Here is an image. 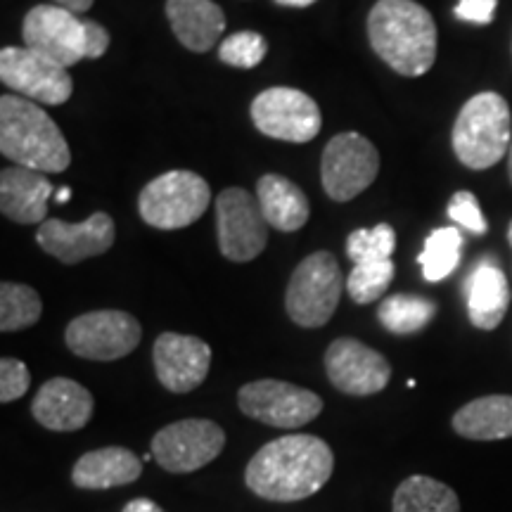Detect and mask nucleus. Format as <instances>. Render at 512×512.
Listing matches in <instances>:
<instances>
[{
	"label": "nucleus",
	"instance_id": "f257e3e1",
	"mask_svg": "<svg viewBox=\"0 0 512 512\" xmlns=\"http://www.w3.org/2000/svg\"><path fill=\"white\" fill-rule=\"evenodd\" d=\"M335 470L328 441L313 434H287L268 441L249 460L247 489L264 501L294 503L318 494Z\"/></svg>",
	"mask_w": 512,
	"mask_h": 512
},
{
	"label": "nucleus",
	"instance_id": "f03ea898",
	"mask_svg": "<svg viewBox=\"0 0 512 512\" xmlns=\"http://www.w3.org/2000/svg\"><path fill=\"white\" fill-rule=\"evenodd\" d=\"M377 57L401 76H422L437 60V24L415 0H377L368 15Z\"/></svg>",
	"mask_w": 512,
	"mask_h": 512
},
{
	"label": "nucleus",
	"instance_id": "7ed1b4c3",
	"mask_svg": "<svg viewBox=\"0 0 512 512\" xmlns=\"http://www.w3.org/2000/svg\"><path fill=\"white\" fill-rule=\"evenodd\" d=\"M0 152L41 174H62L72 164L67 138L48 112L10 93L0 98Z\"/></svg>",
	"mask_w": 512,
	"mask_h": 512
},
{
	"label": "nucleus",
	"instance_id": "20e7f679",
	"mask_svg": "<svg viewBox=\"0 0 512 512\" xmlns=\"http://www.w3.org/2000/svg\"><path fill=\"white\" fill-rule=\"evenodd\" d=\"M451 143L458 162L472 171L501 162L512 145V114L503 95L484 91L467 100L453 124Z\"/></svg>",
	"mask_w": 512,
	"mask_h": 512
},
{
	"label": "nucleus",
	"instance_id": "39448f33",
	"mask_svg": "<svg viewBox=\"0 0 512 512\" xmlns=\"http://www.w3.org/2000/svg\"><path fill=\"white\" fill-rule=\"evenodd\" d=\"M211 188L195 171H166L150 181L138 197V211L147 226L159 230L188 228L209 209Z\"/></svg>",
	"mask_w": 512,
	"mask_h": 512
},
{
	"label": "nucleus",
	"instance_id": "423d86ee",
	"mask_svg": "<svg viewBox=\"0 0 512 512\" xmlns=\"http://www.w3.org/2000/svg\"><path fill=\"white\" fill-rule=\"evenodd\" d=\"M344 287L347 280L335 256L330 252H313L294 268L287 285V316L299 328H323L337 311Z\"/></svg>",
	"mask_w": 512,
	"mask_h": 512
},
{
	"label": "nucleus",
	"instance_id": "0eeeda50",
	"mask_svg": "<svg viewBox=\"0 0 512 512\" xmlns=\"http://www.w3.org/2000/svg\"><path fill=\"white\" fill-rule=\"evenodd\" d=\"M24 48L48 57L69 69L81 60H93L91 19H81L74 12L57 5H36L24 17Z\"/></svg>",
	"mask_w": 512,
	"mask_h": 512
},
{
	"label": "nucleus",
	"instance_id": "6e6552de",
	"mask_svg": "<svg viewBox=\"0 0 512 512\" xmlns=\"http://www.w3.org/2000/svg\"><path fill=\"white\" fill-rule=\"evenodd\" d=\"M143 328L126 311H91L76 316L64 330V342L72 354L86 361H119L138 349Z\"/></svg>",
	"mask_w": 512,
	"mask_h": 512
},
{
	"label": "nucleus",
	"instance_id": "1a4fd4ad",
	"mask_svg": "<svg viewBox=\"0 0 512 512\" xmlns=\"http://www.w3.org/2000/svg\"><path fill=\"white\" fill-rule=\"evenodd\" d=\"M380 174V152L361 133H339L325 145L320 159V181L332 202H349L375 183Z\"/></svg>",
	"mask_w": 512,
	"mask_h": 512
},
{
	"label": "nucleus",
	"instance_id": "9d476101",
	"mask_svg": "<svg viewBox=\"0 0 512 512\" xmlns=\"http://www.w3.org/2000/svg\"><path fill=\"white\" fill-rule=\"evenodd\" d=\"M238 406L247 418L278 430H299L323 411V399L311 389L283 380H256L238 392Z\"/></svg>",
	"mask_w": 512,
	"mask_h": 512
},
{
	"label": "nucleus",
	"instance_id": "9b49d317",
	"mask_svg": "<svg viewBox=\"0 0 512 512\" xmlns=\"http://www.w3.org/2000/svg\"><path fill=\"white\" fill-rule=\"evenodd\" d=\"M223 446H226V432L216 422L188 418L162 427L152 437L150 453L162 470L190 475L219 458Z\"/></svg>",
	"mask_w": 512,
	"mask_h": 512
},
{
	"label": "nucleus",
	"instance_id": "f8f14e48",
	"mask_svg": "<svg viewBox=\"0 0 512 512\" xmlns=\"http://www.w3.org/2000/svg\"><path fill=\"white\" fill-rule=\"evenodd\" d=\"M252 121L268 138L285 143H311L320 133L323 117L316 100L287 86L266 88L252 102Z\"/></svg>",
	"mask_w": 512,
	"mask_h": 512
},
{
	"label": "nucleus",
	"instance_id": "ddd939ff",
	"mask_svg": "<svg viewBox=\"0 0 512 512\" xmlns=\"http://www.w3.org/2000/svg\"><path fill=\"white\" fill-rule=\"evenodd\" d=\"M268 223L259 200L245 188L223 190L216 200V230L221 254L235 264H247L268 245Z\"/></svg>",
	"mask_w": 512,
	"mask_h": 512
},
{
	"label": "nucleus",
	"instance_id": "4468645a",
	"mask_svg": "<svg viewBox=\"0 0 512 512\" xmlns=\"http://www.w3.org/2000/svg\"><path fill=\"white\" fill-rule=\"evenodd\" d=\"M0 81L19 95L41 105H64L74 93L69 69L29 48L0 50Z\"/></svg>",
	"mask_w": 512,
	"mask_h": 512
},
{
	"label": "nucleus",
	"instance_id": "2eb2a0df",
	"mask_svg": "<svg viewBox=\"0 0 512 512\" xmlns=\"http://www.w3.org/2000/svg\"><path fill=\"white\" fill-rule=\"evenodd\" d=\"M332 387L349 396L380 394L392 380V366L380 351L351 337H339L325 351Z\"/></svg>",
	"mask_w": 512,
	"mask_h": 512
},
{
	"label": "nucleus",
	"instance_id": "dca6fc26",
	"mask_svg": "<svg viewBox=\"0 0 512 512\" xmlns=\"http://www.w3.org/2000/svg\"><path fill=\"white\" fill-rule=\"evenodd\" d=\"M117 240V226L105 211H95L81 223H67L62 219H48L38 226L36 242L43 252L55 256L62 264L74 266L91 256L105 254Z\"/></svg>",
	"mask_w": 512,
	"mask_h": 512
},
{
	"label": "nucleus",
	"instance_id": "f3484780",
	"mask_svg": "<svg viewBox=\"0 0 512 512\" xmlns=\"http://www.w3.org/2000/svg\"><path fill=\"white\" fill-rule=\"evenodd\" d=\"M152 358H155V373L162 387L174 394H188L207 380L211 347L200 337L162 332L152 349Z\"/></svg>",
	"mask_w": 512,
	"mask_h": 512
},
{
	"label": "nucleus",
	"instance_id": "a211bd4d",
	"mask_svg": "<svg viewBox=\"0 0 512 512\" xmlns=\"http://www.w3.org/2000/svg\"><path fill=\"white\" fill-rule=\"evenodd\" d=\"M93 394L69 377H53L31 401V415L50 432L83 430L93 418Z\"/></svg>",
	"mask_w": 512,
	"mask_h": 512
},
{
	"label": "nucleus",
	"instance_id": "6ab92c4d",
	"mask_svg": "<svg viewBox=\"0 0 512 512\" xmlns=\"http://www.w3.org/2000/svg\"><path fill=\"white\" fill-rule=\"evenodd\" d=\"M53 185L46 174L27 166H5L0 174V211L5 219L34 226L48 221V200Z\"/></svg>",
	"mask_w": 512,
	"mask_h": 512
},
{
	"label": "nucleus",
	"instance_id": "aec40b11",
	"mask_svg": "<svg viewBox=\"0 0 512 512\" xmlns=\"http://www.w3.org/2000/svg\"><path fill=\"white\" fill-rule=\"evenodd\" d=\"M143 475V460L131 448L105 446L83 453L72 467V484L86 491H105L133 484Z\"/></svg>",
	"mask_w": 512,
	"mask_h": 512
},
{
	"label": "nucleus",
	"instance_id": "412c9836",
	"mask_svg": "<svg viewBox=\"0 0 512 512\" xmlns=\"http://www.w3.org/2000/svg\"><path fill=\"white\" fill-rule=\"evenodd\" d=\"M166 19L192 53H207L226 31V15L214 0H166Z\"/></svg>",
	"mask_w": 512,
	"mask_h": 512
},
{
	"label": "nucleus",
	"instance_id": "4be33fe9",
	"mask_svg": "<svg viewBox=\"0 0 512 512\" xmlns=\"http://www.w3.org/2000/svg\"><path fill=\"white\" fill-rule=\"evenodd\" d=\"M467 316L479 330H496L510 306V287L505 273L494 261H482L465 285Z\"/></svg>",
	"mask_w": 512,
	"mask_h": 512
},
{
	"label": "nucleus",
	"instance_id": "5701e85b",
	"mask_svg": "<svg viewBox=\"0 0 512 512\" xmlns=\"http://www.w3.org/2000/svg\"><path fill=\"white\" fill-rule=\"evenodd\" d=\"M256 200L264 211V219L280 233H294L304 228L311 216L309 197L290 178L278 174H266L256 183Z\"/></svg>",
	"mask_w": 512,
	"mask_h": 512
},
{
	"label": "nucleus",
	"instance_id": "b1692460",
	"mask_svg": "<svg viewBox=\"0 0 512 512\" xmlns=\"http://www.w3.org/2000/svg\"><path fill=\"white\" fill-rule=\"evenodd\" d=\"M458 437L472 441L512 439V396L491 394L465 403L451 420Z\"/></svg>",
	"mask_w": 512,
	"mask_h": 512
},
{
	"label": "nucleus",
	"instance_id": "393cba45",
	"mask_svg": "<svg viewBox=\"0 0 512 512\" xmlns=\"http://www.w3.org/2000/svg\"><path fill=\"white\" fill-rule=\"evenodd\" d=\"M392 512H460L458 494L439 479L413 475L396 486Z\"/></svg>",
	"mask_w": 512,
	"mask_h": 512
},
{
	"label": "nucleus",
	"instance_id": "a878e982",
	"mask_svg": "<svg viewBox=\"0 0 512 512\" xmlns=\"http://www.w3.org/2000/svg\"><path fill=\"white\" fill-rule=\"evenodd\" d=\"M434 316H437V304L418 294H392L377 309L382 328L394 335H415L425 330Z\"/></svg>",
	"mask_w": 512,
	"mask_h": 512
},
{
	"label": "nucleus",
	"instance_id": "bb28decb",
	"mask_svg": "<svg viewBox=\"0 0 512 512\" xmlns=\"http://www.w3.org/2000/svg\"><path fill=\"white\" fill-rule=\"evenodd\" d=\"M460 249H463V235L458 228L446 226L432 230L430 238L425 240V249L418 256L427 283H439L456 271L460 264Z\"/></svg>",
	"mask_w": 512,
	"mask_h": 512
},
{
	"label": "nucleus",
	"instance_id": "cd10ccee",
	"mask_svg": "<svg viewBox=\"0 0 512 512\" xmlns=\"http://www.w3.org/2000/svg\"><path fill=\"white\" fill-rule=\"evenodd\" d=\"M41 313L43 302L34 287L8 283V280L0 285V330H27L38 323Z\"/></svg>",
	"mask_w": 512,
	"mask_h": 512
},
{
	"label": "nucleus",
	"instance_id": "c85d7f7f",
	"mask_svg": "<svg viewBox=\"0 0 512 512\" xmlns=\"http://www.w3.org/2000/svg\"><path fill=\"white\" fill-rule=\"evenodd\" d=\"M396 247V233L389 223H377L375 228H358L349 235L347 254L354 264H375L389 261Z\"/></svg>",
	"mask_w": 512,
	"mask_h": 512
},
{
	"label": "nucleus",
	"instance_id": "c756f323",
	"mask_svg": "<svg viewBox=\"0 0 512 512\" xmlns=\"http://www.w3.org/2000/svg\"><path fill=\"white\" fill-rule=\"evenodd\" d=\"M394 280V261L356 264L347 278V292L356 304H373L384 297Z\"/></svg>",
	"mask_w": 512,
	"mask_h": 512
},
{
	"label": "nucleus",
	"instance_id": "7c9ffc66",
	"mask_svg": "<svg viewBox=\"0 0 512 512\" xmlns=\"http://www.w3.org/2000/svg\"><path fill=\"white\" fill-rule=\"evenodd\" d=\"M268 53L266 38L256 31H238L219 46V60L235 69H254Z\"/></svg>",
	"mask_w": 512,
	"mask_h": 512
},
{
	"label": "nucleus",
	"instance_id": "2f4dec72",
	"mask_svg": "<svg viewBox=\"0 0 512 512\" xmlns=\"http://www.w3.org/2000/svg\"><path fill=\"white\" fill-rule=\"evenodd\" d=\"M448 216L472 235H484L489 230V223H486L482 209H479L477 197L467 190H460L451 197V202H448Z\"/></svg>",
	"mask_w": 512,
	"mask_h": 512
},
{
	"label": "nucleus",
	"instance_id": "473e14b6",
	"mask_svg": "<svg viewBox=\"0 0 512 512\" xmlns=\"http://www.w3.org/2000/svg\"><path fill=\"white\" fill-rule=\"evenodd\" d=\"M31 375L29 368L19 358L5 356L0 361V401L10 403L22 399L29 392Z\"/></svg>",
	"mask_w": 512,
	"mask_h": 512
},
{
	"label": "nucleus",
	"instance_id": "72a5a7b5",
	"mask_svg": "<svg viewBox=\"0 0 512 512\" xmlns=\"http://www.w3.org/2000/svg\"><path fill=\"white\" fill-rule=\"evenodd\" d=\"M496 8H498V0H458L456 10L453 12H456V17L463 19V22L484 27V24L494 22Z\"/></svg>",
	"mask_w": 512,
	"mask_h": 512
},
{
	"label": "nucleus",
	"instance_id": "f704fd0d",
	"mask_svg": "<svg viewBox=\"0 0 512 512\" xmlns=\"http://www.w3.org/2000/svg\"><path fill=\"white\" fill-rule=\"evenodd\" d=\"M121 512H166V510L155 501H150V498H133V501H128L124 505V510Z\"/></svg>",
	"mask_w": 512,
	"mask_h": 512
},
{
	"label": "nucleus",
	"instance_id": "c9c22d12",
	"mask_svg": "<svg viewBox=\"0 0 512 512\" xmlns=\"http://www.w3.org/2000/svg\"><path fill=\"white\" fill-rule=\"evenodd\" d=\"M95 0H55L57 8H64L69 12H74V15H81V12H88L93 8Z\"/></svg>",
	"mask_w": 512,
	"mask_h": 512
},
{
	"label": "nucleus",
	"instance_id": "e433bc0d",
	"mask_svg": "<svg viewBox=\"0 0 512 512\" xmlns=\"http://www.w3.org/2000/svg\"><path fill=\"white\" fill-rule=\"evenodd\" d=\"M275 3L283 5V8H311L318 0H275Z\"/></svg>",
	"mask_w": 512,
	"mask_h": 512
},
{
	"label": "nucleus",
	"instance_id": "4c0bfd02",
	"mask_svg": "<svg viewBox=\"0 0 512 512\" xmlns=\"http://www.w3.org/2000/svg\"><path fill=\"white\" fill-rule=\"evenodd\" d=\"M69 197H72V190H69V188H62V190H57L55 200H57V202H67Z\"/></svg>",
	"mask_w": 512,
	"mask_h": 512
},
{
	"label": "nucleus",
	"instance_id": "58836bf2",
	"mask_svg": "<svg viewBox=\"0 0 512 512\" xmlns=\"http://www.w3.org/2000/svg\"><path fill=\"white\" fill-rule=\"evenodd\" d=\"M508 176H510V183H512V145H510V152H508Z\"/></svg>",
	"mask_w": 512,
	"mask_h": 512
},
{
	"label": "nucleus",
	"instance_id": "ea45409f",
	"mask_svg": "<svg viewBox=\"0 0 512 512\" xmlns=\"http://www.w3.org/2000/svg\"><path fill=\"white\" fill-rule=\"evenodd\" d=\"M508 240H510V245H512V223H510V228H508Z\"/></svg>",
	"mask_w": 512,
	"mask_h": 512
}]
</instances>
